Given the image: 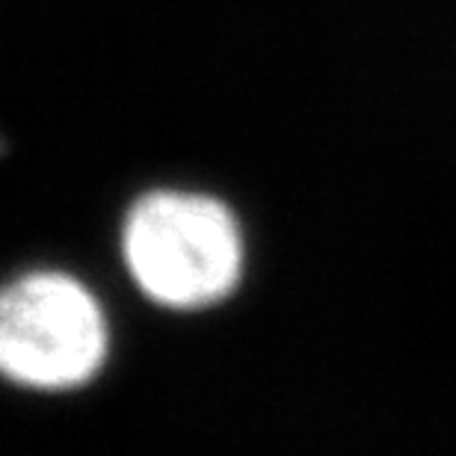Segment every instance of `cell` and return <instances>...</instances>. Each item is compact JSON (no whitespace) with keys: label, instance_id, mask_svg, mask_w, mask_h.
<instances>
[{"label":"cell","instance_id":"1","mask_svg":"<svg viewBox=\"0 0 456 456\" xmlns=\"http://www.w3.org/2000/svg\"><path fill=\"white\" fill-rule=\"evenodd\" d=\"M125 267L136 288L167 308H208L243 276V234L214 196L154 190L136 199L122 228Z\"/></svg>","mask_w":456,"mask_h":456},{"label":"cell","instance_id":"2","mask_svg":"<svg viewBox=\"0 0 456 456\" xmlns=\"http://www.w3.org/2000/svg\"><path fill=\"white\" fill-rule=\"evenodd\" d=\"M107 317L84 281L57 270L0 288V377L36 391L84 386L107 359Z\"/></svg>","mask_w":456,"mask_h":456}]
</instances>
